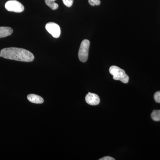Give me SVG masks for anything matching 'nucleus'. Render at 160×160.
Listing matches in <instances>:
<instances>
[{"label": "nucleus", "mask_w": 160, "mask_h": 160, "mask_svg": "<svg viewBox=\"0 0 160 160\" xmlns=\"http://www.w3.org/2000/svg\"><path fill=\"white\" fill-rule=\"evenodd\" d=\"M2 57L7 59L23 62H31L34 59L33 54L30 51L22 48L9 47L1 51Z\"/></svg>", "instance_id": "f257e3e1"}, {"label": "nucleus", "mask_w": 160, "mask_h": 160, "mask_svg": "<svg viewBox=\"0 0 160 160\" xmlns=\"http://www.w3.org/2000/svg\"><path fill=\"white\" fill-rule=\"evenodd\" d=\"M110 74L113 76V79L115 80H119L122 82L128 83L129 81V77L126 74L125 70L121 69L117 66H112L109 69Z\"/></svg>", "instance_id": "f03ea898"}, {"label": "nucleus", "mask_w": 160, "mask_h": 160, "mask_svg": "<svg viewBox=\"0 0 160 160\" xmlns=\"http://www.w3.org/2000/svg\"><path fill=\"white\" fill-rule=\"evenodd\" d=\"M90 42L88 40H83L80 45L79 49L78 58L81 62H86L88 59Z\"/></svg>", "instance_id": "7ed1b4c3"}, {"label": "nucleus", "mask_w": 160, "mask_h": 160, "mask_svg": "<svg viewBox=\"0 0 160 160\" xmlns=\"http://www.w3.org/2000/svg\"><path fill=\"white\" fill-rule=\"evenodd\" d=\"M5 8L8 11L15 12H22L25 9L22 3L16 0H10L5 4Z\"/></svg>", "instance_id": "20e7f679"}, {"label": "nucleus", "mask_w": 160, "mask_h": 160, "mask_svg": "<svg viewBox=\"0 0 160 160\" xmlns=\"http://www.w3.org/2000/svg\"><path fill=\"white\" fill-rule=\"evenodd\" d=\"M46 30L53 37L57 38L61 35V29L57 24L54 22H49L46 24Z\"/></svg>", "instance_id": "39448f33"}, {"label": "nucleus", "mask_w": 160, "mask_h": 160, "mask_svg": "<svg viewBox=\"0 0 160 160\" xmlns=\"http://www.w3.org/2000/svg\"><path fill=\"white\" fill-rule=\"evenodd\" d=\"M85 100L86 103L91 106H96L100 103L99 97L97 94L89 92L86 95Z\"/></svg>", "instance_id": "423d86ee"}, {"label": "nucleus", "mask_w": 160, "mask_h": 160, "mask_svg": "<svg viewBox=\"0 0 160 160\" xmlns=\"http://www.w3.org/2000/svg\"><path fill=\"white\" fill-rule=\"evenodd\" d=\"M27 99L29 102L35 104H42L44 102L43 98L37 95L31 94L27 96Z\"/></svg>", "instance_id": "0eeeda50"}, {"label": "nucleus", "mask_w": 160, "mask_h": 160, "mask_svg": "<svg viewBox=\"0 0 160 160\" xmlns=\"http://www.w3.org/2000/svg\"><path fill=\"white\" fill-rule=\"evenodd\" d=\"M13 29L9 27H0V38L11 35Z\"/></svg>", "instance_id": "6e6552de"}, {"label": "nucleus", "mask_w": 160, "mask_h": 160, "mask_svg": "<svg viewBox=\"0 0 160 160\" xmlns=\"http://www.w3.org/2000/svg\"><path fill=\"white\" fill-rule=\"evenodd\" d=\"M55 1L56 0H45L46 5L52 10H56L58 8V5L57 3L55 2Z\"/></svg>", "instance_id": "1a4fd4ad"}, {"label": "nucleus", "mask_w": 160, "mask_h": 160, "mask_svg": "<svg viewBox=\"0 0 160 160\" xmlns=\"http://www.w3.org/2000/svg\"><path fill=\"white\" fill-rule=\"evenodd\" d=\"M152 119L155 122L160 121V110H154L151 114Z\"/></svg>", "instance_id": "9d476101"}, {"label": "nucleus", "mask_w": 160, "mask_h": 160, "mask_svg": "<svg viewBox=\"0 0 160 160\" xmlns=\"http://www.w3.org/2000/svg\"><path fill=\"white\" fill-rule=\"evenodd\" d=\"M88 2L92 6H99L101 3L100 0H88Z\"/></svg>", "instance_id": "9b49d317"}, {"label": "nucleus", "mask_w": 160, "mask_h": 160, "mask_svg": "<svg viewBox=\"0 0 160 160\" xmlns=\"http://www.w3.org/2000/svg\"><path fill=\"white\" fill-rule=\"evenodd\" d=\"M64 5L68 7H70L73 4V0H62Z\"/></svg>", "instance_id": "f8f14e48"}, {"label": "nucleus", "mask_w": 160, "mask_h": 160, "mask_svg": "<svg viewBox=\"0 0 160 160\" xmlns=\"http://www.w3.org/2000/svg\"><path fill=\"white\" fill-rule=\"evenodd\" d=\"M154 99L157 103H160V91L157 92L155 93Z\"/></svg>", "instance_id": "ddd939ff"}, {"label": "nucleus", "mask_w": 160, "mask_h": 160, "mask_svg": "<svg viewBox=\"0 0 160 160\" xmlns=\"http://www.w3.org/2000/svg\"><path fill=\"white\" fill-rule=\"evenodd\" d=\"M99 160H115V159L111 157L106 156L100 159Z\"/></svg>", "instance_id": "4468645a"}, {"label": "nucleus", "mask_w": 160, "mask_h": 160, "mask_svg": "<svg viewBox=\"0 0 160 160\" xmlns=\"http://www.w3.org/2000/svg\"><path fill=\"white\" fill-rule=\"evenodd\" d=\"M2 57V56H1V53H0V57Z\"/></svg>", "instance_id": "2eb2a0df"}]
</instances>
